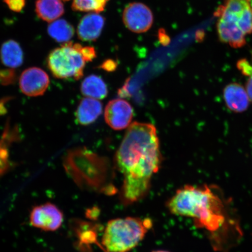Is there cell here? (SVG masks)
I'll list each match as a JSON object with an SVG mask.
<instances>
[{
	"label": "cell",
	"mask_w": 252,
	"mask_h": 252,
	"mask_svg": "<svg viewBox=\"0 0 252 252\" xmlns=\"http://www.w3.org/2000/svg\"><path fill=\"white\" fill-rule=\"evenodd\" d=\"M102 105L98 100L86 97L81 100L75 112L77 122L87 126L95 122L102 113Z\"/></svg>",
	"instance_id": "obj_14"
},
{
	"label": "cell",
	"mask_w": 252,
	"mask_h": 252,
	"mask_svg": "<svg viewBox=\"0 0 252 252\" xmlns=\"http://www.w3.org/2000/svg\"><path fill=\"white\" fill-rule=\"evenodd\" d=\"M105 23V18L96 12L84 16L77 27L78 38L87 42L96 40L102 33Z\"/></svg>",
	"instance_id": "obj_11"
},
{
	"label": "cell",
	"mask_w": 252,
	"mask_h": 252,
	"mask_svg": "<svg viewBox=\"0 0 252 252\" xmlns=\"http://www.w3.org/2000/svg\"><path fill=\"white\" fill-rule=\"evenodd\" d=\"M123 21L126 28L133 32L141 33L149 31L154 23L152 11L141 2H132L125 9Z\"/></svg>",
	"instance_id": "obj_8"
},
{
	"label": "cell",
	"mask_w": 252,
	"mask_h": 252,
	"mask_svg": "<svg viewBox=\"0 0 252 252\" xmlns=\"http://www.w3.org/2000/svg\"><path fill=\"white\" fill-rule=\"evenodd\" d=\"M150 219L128 217L107 223L102 244L109 252H128L137 247L152 227Z\"/></svg>",
	"instance_id": "obj_5"
},
{
	"label": "cell",
	"mask_w": 252,
	"mask_h": 252,
	"mask_svg": "<svg viewBox=\"0 0 252 252\" xmlns=\"http://www.w3.org/2000/svg\"><path fill=\"white\" fill-rule=\"evenodd\" d=\"M215 16L220 40L234 48L243 47L252 33V0H224Z\"/></svg>",
	"instance_id": "obj_3"
},
{
	"label": "cell",
	"mask_w": 252,
	"mask_h": 252,
	"mask_svg": "<svg viewBox=\"0 0 252 252\" xmlns=\"http://www.w3.org/2000/svg\"><path fill=\"white\" fill-rule=\"evenodd\" d=\"M115 160L124 177L120 193L122 202L128 206L143 199L149 193L151 179L161 163L155 126L138 122L129 126Z\"/></svg>",
	"instance_id": "obj_1"
},
{
	"label": "cell",
	"mask_w": 252,
	"mask_h": 252,
	"mask_svg": "<svg viewBox=\"0 0 252 252\" xmlns=\"http://www.w3.org/2000/svg\"><path fill=\"white\" fill-rule=\"evenodd\" d=\"M63 1H70V0H63Z\"/></svg>",
	"instance_id": "obj_26"
},
{
	"label": "cell",
	"mask_w": 252,
	"mask_h": 252,
	"mask_svg": "<svg viewBox=\"0 0 252 252\" xmlns=\"http://www.w3.org/2000/svg\"><path fill=\"white\" fill-rule=\"evenodd\" d=\"M4 1L11 11L16 12L23 10L26 4V0H4Z\"/></svg>",
	"instance_id": "obj_21"
},
{
	"label": "cell",
	"mask_w": 252,
	"mask_h": 252,
	"mask_svg": "<svg viewBox=\"0 0 252 252\" xmlns=\"http://www.w3.org/2000/svg\"><path fill=\"white\" fill-rule=\"evenodd\" d=\"M108 0H73L72 9L75 11L99 12L105 9Z\"/></svg>",
	"instance_id": "obj_19"
},
{
	"label": "cell",
	"mask_w": 252,
	"mask_h": 252,
	"mask_svg": "<svg viewBox=\"0 0 252 252\" xmlns=\"http://www.w3.org/2000/svg\"><path fill=\"white\" fill-rule=\"evenodd\" d=\"M113 66L115 67L114 63H113V62L109 61L103 63L102 64V68L105 69L106 70H113Z\"/></svg>",
	"instance_id": "obj_24"
},
{
	"label": "cell",
	"mask_w": 252,
	"mask_h": 252,
	"mask_svg": "<svg viewBox=\"0 0 252 252\" xmlns=\"http://www.w3.org/2000/svg\"><path fill=\"white\" fill-rule=\"evenodd\" d=\"M98 209L96 207L87 210L86 216L88 219L94 220L98 216Z\"/></svg>",
	"instance_id": "obj_23"
},
{
	"label": "cell",
	"mask_w": 252,
	"mask_h": 252,
	"mask_svg": "<svg viewBox=\"0 0 252 252\" xmlns=\"http://www.w3.org/2000/svg\"><path fill=\"white\" fill-rule=\"evenodd\" d=\"M65 171L79 188L105 189L106 167L104 160L86 148L69 151L64 159Z\"/></svg>",
	"instance_id": "obj_4"
},
{
	"label": "cell",
	"mask_w": 252,
	"mask_h": 252,
	"mask_svg": "<svg viewBox=\"0 0 252 252\" xmlns=\"http://www.w3.org/2000/svg\"><path fill=\"white\" fill-rule=\"evenodd\" d=\"M15 79L13 70H0V81L4 84H9Z\"/></svg>",
	"instance_id": "obj_22"
},
{
	"label": "cell",
	"mask_w": 252,
	"mask_h": 252,
	"mask_svg": "<svg viewBox=\"0 0 252 252\" xmlns=\"http://www.w3.org/2000/svg\"><path fill=\"white\" fill-rule=\"evenodd\" d=\"M0 59L3 64L11 69L23 64L24 53L20 44L14 40H8L0 49Z\"/></svg>",
	"instance_id": "obj_15"
},
{
	"label": "cell",
	"mask_w": 252,
	"mask_h": 252,
	"mask_svg": "<svg viewBox=\"0 0 252 252\" xmlns=\"http://www.w3.org/2000/svg\"><path fill=\"white\" fill-rule=\"evenodd\" d=\"M63 220L62 211L51 203L34 207L30 214L31 225L44 231H57L61 227Z\"/></svg>",
	"instance_id": "obj_7"
},
{
	"label": "cell",
	"mask_w": 252,
	"mask_h": 252,
	"mask_svg": "<svg viewBox=\"0 0 252 252\" xmlns=\"http://www.w3.org/2000/svg\"><path fill=\"white\" fill-rule=\"evenodd\" d=\"M71 228L77 238L75 247L80 252H90V245L96 240V226L85 220L74 219L71 222Z\"/></svg>",
	"instance_id": "obj_12"
},
{
	"label": "cell",
	"mask_w": 252,
	"mask_h": 252,
	"mask_svg": "<svg viewBox=\"0 0 252 252\" xmlns=\"http://www.w3.org/2000/svg\"><path fill=\"white\" fill-rule=\"evenodd\" d=\"M237 67L242 73L248 77L246 90H247L248 95L252 101V65L247 60L242 59L238 61Z\"/></svg>",
	"instance_id": "obj_20"
},
{
	"label": "cell",
	"mask_w": 252,
	"mask_h": 252,
	"mask_svg": "<svg viewBox=\"0 0 252 252\" xmlns=\"http://www.w3.org/2000/svg\"><path fill=\"white\" fill-rule=\"evenodd\" d=\"M47 32L56 42L67 43L70 42L75 30L73 26L63 19L52 22L47 27Z\"/></svg>",
	"instance_id": "obj_18"
},
{
	"label": "cell",
	"mask_w": 252,
	"mask_h": 252,
	"mask_svg": "<svg viewBox=\"0 0 252 252\" xmlns=\"http://www.w3.org/2000/svg\"><path fill=\"white\" fill-rule=\"evenodd\" d=\"M82 47L80 44L68 42L50 53L47 60V67L53 76L76 80L83 77L87 61L82 53Z\"/></svg>",
	"instance_id": "obj_6"
},
{
	"label": "cell",
	"mask_w": 252,
	"mask_h": 252,
	"mask_svg": "<svg viewBox=\"0 0 252 252\" xmlns=\"http://www.w3.org/2000/svg\"><path fill=\"white\" fill-rule=\"evenodd\" d=\"M152 252H170L164 251V250H158V251H154Z\"/></svg>",
	"instance_id": "obj_25"
},
{
	"label": "cell",
	"mask_w": 252,
	"mask_h": 252,
	"mask_svg": "<svg viewBox=\"0 0 252 252\" xmlns=\"http://www.w3.org/2000/svg\"><path fill=\"white\" fill-rule=\"evenodd\" d=\"M133 118V109L126 100H110L105 110L106 124L113 130H121L129 127Z\"/></svg>",
	"instance_id": "obj_9"
},
{
	"label": "cell",
	"mask_w": 252,
	"mask_h": 252,
	"mask_svg": "<svg viewBox=\"0 0 252 252\" xmlns=\"http://www.w3.org/2000/svg\"><path fill=\"white\" fill-rule=\"evenodd\" d=\"M173 215L193 220L198 228L209 233L214 247L220 251L234 245L242 236L228 205L215 188L187 185L178 189L167 203Z\"/></svg>",
	"instance_id": "obj_2"
},
{
	"label": "cell",
	"mask_w": 252,
	"mask_h": 252,
	"mask_svg": "<svg viewBox=\"0 0 252 252\" xmlns=\"http://www.w3.org/2000/svg\"><path fill=\"white\" fill-rule=\"evenodd\" d=\"M223 98L228 108L236 113L247 110L251 101L246 88L236 83L229 84L225 88Z\"/></svg>",
	"instance_id": "obj_13"
},
{
	"label": "cell",
	"mask_w": 252,
	"mask_h": 252,
	"mask_svg": "<svg viewBox=\"0 0 252 252\" xmlns=\"http://www.w3.org/2000/svg\"><path fill=\"white\" fill-rule=\"evenodd\" d=\"M82 94L88 97L102 99L108 95V87L101 78L91 75L84 79L81 86Z\"/></svg>",
	"instance_id": "obj_17"
},
{
	"label": "cell",
	"mask_w": 252,
	"mask_h": 252,
	"mask_svg": "<svg viewBox=\"0 0 252 252\" xmlns=\"http://www.w3.org/2000/svg\"><path fill=\"white\" fill-rule=\"evenodd\" d=\"M35 11L41 20L51 23L64 14V8L61 0H36Z\"/></svg>",
	"instance_id": "obj_16"
},
{
	"label": "cell",
	"mask_w": 252,
	"mask_h": 252,
	"mask_svg": "<svg viewBox=\"0 0 252 252\" xmlns=\"http://www.w3.org/2000/svg\"><path fill=\"white\" fill-rule=\"evenodd\" d=\"M49 84L48 75L38 67L26 69L20 78V89L23 93L29 96L42 95L46 92Z\"/></svg>",
	"instance_id": "obj_10"
}]
</instances>
